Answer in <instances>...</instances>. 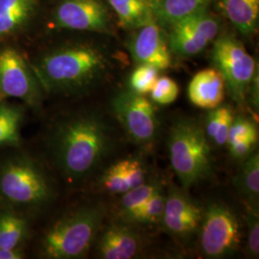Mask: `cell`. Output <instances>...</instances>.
Segmentation results:
<instances>
[{"instance_id":"obj_18","label":"cell","mask_w":259,"mask_h":259,"mask_svg":"<svg viewBox=\"0 0 259 259\" xmlns=\"http://www.w3.org/2000/svg\"><path fill=\"white\" fill-rule=\"evenodd\" d=\"M211 0H151L155 19L169 27L178 21L207 9Z\"/></svg>"},{"instance_id":"obj_16","label":"cell","mask_w":259,"mask_h":259,"mask_svg":"<svg viewBox=\"0 0 259 259\" xmlns=\"http://www.w3.org/2000/svg\"><path fill=\"white\" fill-rule=\"evenodd\" d=\"M145 183V169L136 158L122 159L106 169L101 178L103 188L112 194H124Z\"/></svg>"},{"instance_id":"obj_27","label":"cell","mask_w":259,"mask_h":259,"mask_svg":"<svg viewBox=\"0 0 259 259\" xmlns=\"http://www.w3.org/2000/svg\"><path fill=\"white\" fill-rule=\"evenodd\" d=\"M157 68L147 65H139L130 77L131 91L140 95L151 93L158 78Z\"/></svg>"},{"instance_id":"obj_3","label":"cell","mask_w":259,"mask_h":259,"mask_svg":"<svg viewBox=\"0 0 259 259\" xmlns=\"http://www.w3.org/2000/svg\"><path fill=\"white\" fill-rule=\"evenodd\" d=\"M52 198L51 181L35 157L15 152L0 158V206L27 216Z\"/></svg>"},{"instance_id":"obj_32","label":"cell","mask_w":259,"mask_h":259,"mask_svg":"<svg viewBox=\"0 0 259 259\" xmlns=\"http://www.w3.org/2000/svg\"><path fill=\"white\" fill-rule=\"evenodd\" d=\"M25 253L22 249L0 248V259H22Z\"/></svg>"},{"instance_id":"obj_2","label":"cell","mask_w":259,"mask_h":259,"mask_svg":"<svg viewBox=\"0 0 259 259\" xmlns=\"http://www.w3.org/2000/svg\"><path fill=\"white\" fill-rule=\"evenodd\" d=\"M31 66L45 92L73 95L100 83L110 70L111 61L101 47L75 42L47 51Z\"/></svg>"},{"instance_id":"obj_28","label":"cell","mask_w":259,"mask_h":259,"mask_svg":"<svg viewBox=\"0 0 259 259\" xmlns=\"http://www.w3.org/2000/svg\"><path fill=\"white\" fill-rule=\"evenodd\" d=\"M179 85L171 78L163 76L158 77L154 88L151 91V98L158 105H170L175 102L179 96Z\"/></svg>"},{"instance_id":"obj_24","label":"cell","mask_w":259,"mask_h":259,"mask_svg":"<svg viewBox=\"0 0 259 259\" xmlns=\"http://www.w3.org/2000/svg\"><path fill=\"white\" fill-rule=\"evenodd\" d=\"M165 205V195L159 188L145 204L123 215L129 222L156 224L160 222Z\"/></svg>"},{"instance_id":"obj_5","label":"cell","mask_w":259,"mask_h":259,"mask_svg":"<svg viewBox=\"0 0 259 259\" xmlns=\"http://www.w3.org/2000/svg\"><path fill=\"white\" fill-rule=\"evenodd\" d=\"M204 130L197 121L181 118L173 124L168 137L172 168L183 186L195 185L211 172V154Z\"/></svg>"},{"instance_id":"obj_22","label":"cell","mask_w":259,"mask_h":259,"mask_svg":"<svg viewBox=\"0 0 259 259\" xmlns=\"http://www.w3.org/2000/svg\"><path fill=\"white\" fill-rule=\"evenodd\" d=\"M233 119L234 114L229 105L221 104L210 110L204 123V133L207 139H210L215 145H226Z\"/></svg>"},{"instance_id":"obj_11","label":"cell","mask_w":259,"mask_h":259,"mask_svg":"<svg viewBox=\"0 0 259 259\" xmlns=\"http://www.w3.org/2000/svg\"><path fill=\"white\" fill-rule=\"evenodd\" d=\"M53 23L60 29L113 32L110 12L102 0H63L55 9Z\"/></svg>"},{"instance_id":"obj_23","label":"cell","mask_w":259,"mask_h":259,"mask_svg":"<svg viewBox=\"0 0 259 259\" xmlns=\"http://www.w3.org/2000/svg\"><path fill=\"white\" fill-rule=\"evenodd\" d=\"M234 184L245 195L251 204L257 203L259 194V155L254 151L244 159L239 173L235 177Z\"/></svg>"},{"instance_id":"obj_9","label":"cell","mask_w":259,"mask_h":259,"mask_svg":"<svg viewBox=\"0 0 259 259\" xmlns=\"http://www.w3.org/2000/svg\"><path fill=\"white\" fill-rule=\"evenodd\" d=\"M112 111L130 139L140 145H148L158 131L157 111L144 95L132 91L119 93L111 101Z\"/></svg>"},{"instance_id":"obj_13","label":"cell","mask_w":259,"mask_h":259,"mask_svg":"<svg viewBox=\"0 0 259 259\" xmlns=\"http://www.w3.org/2000/svg\"><path fill=\"white\" fill-rule=\"evenodd\" d=\"M203 209L182 190L170 186L165 195L164 211L161 218L164 229L177 237H187L198 231Z\"/></svg>"},{"instance_id":"obj_14","label":"cell","mask_w":259,"mask_h":259,"mask_svg":"<svg viewBox=\"0 0 259 259\" xmlns=\"http://www.w3.org/2000/svg\"><path fill=\"white\" fill-rule=\"evenodd\" d=\"M142 249L139 234L125 224L114 223L103 232L97 246L101 258L130 259L136 257Z\"/></svg>"},{"instance_id":"obj_10","label":"cell","mask_w":259,"mask_h":259,"mask_svg":"<svg viewBox=\"0 0 259 259\" xmlns=\"http://www.w3.org/2000/svg\"><path fill=\"white\" fill-rule=\"evenodd\" d=\"M168 45L173 54L190 58L204 51L218 36L220 21L208 8L178 21L168 27Z\"/></svg>"},{"instance_id":"obj_25","label":"cell","mask_w":259,"mask_h":259,"mask_svg":"<svg viewBox=\"0 0 259 259\" xmlns=\"http://www.w3.org/2000/svg\"><path fill=\"white\" fill-rule=\"evenodd\" d=\"M37 6V0H30L17 9L0 16V38L16 34L26 24L33 16Z\"/></svg>"},{"instance_id":"obj_29","label":"cell","mask_w":259,"mask_h":259,"mask_svg":"<svg viewBox=\"0 0 259 259\" xmlns=\"http://www.w3.org/2000/svg\"><path fill=\"white\" fill-rule=\"evenodd\" d=\"M247 226H248V251L252 257L259 254V215L257 207L250 204L247 208Z\"/></svg>"},{"instance_id":"obj_30","label":"cell","mask_w":259,"mask_h":259,"mask_svg":"<svg viewBox=\"0 0 259 259\" xmlns=\"http://www.w3.org/2000/svg\"><path fill=\"white\" fill-rule=\"evenodd\" d=\"M250 137H258V131L254 122L242 115L234 117L229 132L227 144Z\"/></svg>"},{"instance_id":"obj_19","label":"cell","mask_w":259,"mask_h":259,"mask_svg":"<svg viewBox=\"0 0 259 259\" xmlns=\"http://www.w3.org/2000/svg\"><path fill=\"white\" fill-rule=\"evenodd\" d=\"M125 29L136 30L156 21L151 0H107Z\"/></svg>"},{"instance_id":"obj_4","label":"cell","mask_w":259,"mask_h":259,"mask_svg":"<svg viewBox=\"0 0 259 259\" xmlns=\"http://www.w3.org/2000/svg\"><path fill=\"white\" fill-rule=\"evenodd\" d=\"M104 210L98 205H83L57 220L44 234L41 254L49 259L85 256L100 231Z\"/></svg>"},{"instance_id":"obj_17","label":"cell","mask_w":259,"mask_h":259,"mask_svg":"<svg viewBox=\"0 0 259 259\" xmlns=\"http://www.w3.org/2000/svg\"><path fill=\"white\" fill-rule=\"evenodd\" d=\"M218 7L241 34L250 36L257 31L259 0H217Z\"/></svg>"},{"instance_id":"obj_26","label":"cell","mask_w":259,"mask_h":259,"mask_svg":"<svg viewBox=\"0 0 259 259\" xmlns=\"http://www.w3.org/2000/svg\"><path fill=\"white\" fill-rule=\"evenodd\" d=\"M161 188V185L157 182L143 183L128 192L124 193L121 199V213L122 215L130 212L142 204H145L149 199Z\"/></svg>"},{"instance_id":"obj_31","label":"cell","mask_w":259,"mask_h":259,"mask_svg":"<svg viewBox=\"0 0 259 259\" xmlns=\"http://www.w3.org/2000/svg\"><path fill=\"white\" fill-rule=\"evenodd\" d=\"M258 137H250L246 139H239L232 143L227 144L230 154L234 159L244 160L252 154L257 147Z\"/></svg>"},{"instance_id":"obj_7","label":"cell","mask_w":259,"mask_h":259,"mask_svg":"<svg viewBox=\"0 0 259 259\" xmlns=\"http://www.w3.org/2000/svg\"><path fill=\"white\" fill-rule=\"evenodd\" d=\"M42 89L32 66L19 51L12 47L0 50V103L19 99L29 108L38 110Z\"/></svg>"},{"instance_id":"obj_21","label":"cell","mask_w":259,"mask_h":259,"mask_svg":"<svg viewBox=\"0 0 259 259\" xmlns=\"http://www.w3.org/2000/svg\"><path fill=\"white\" fill-rule=\"evenodd\" d=\"M29 232L27 216L0 206V248L22 249Z\"/></svg>"},{"instance_id":"obj_6","label":"cell","mask_w":259,"mask_h":259,"mask_svg":"<svg viewBox=\"0 0 259 259\" xmlns=\"http://www.w3.org/2000/svg\"><path fill=\"white\" fill-rule=\"evenodd\" d=\"M211 61L224 78L232 99L243 105L249 94L250 83L257 74L254 59L238 38L224 34L214 41Z\"/></svg>"},{"instance_id":"obj_8","label":"cell","mask_w":259,"mask_h":259,"mask_svg":"<svg viewBox=\"0 0 259 259\" xmlns=\"http://www.w3.org/2000/svg\"><path fill=\"white\" fill-rule=\"evenodd\" d=\"M200 248L209 258H222L238 250L241 233L236 215L225 204H210L200 224Z\"/></svg>"},{"instance_id":"obj_12","label":"cell","mask_w":259,"mask_h":259,"mask_svg":"<svg viewBox=\"0 0 259 259\" xmlns=\"http://www.w3.org/2000/svg\"><path fill=\"white\" fill-rule=\"evenodd\" d=\"M128 49L138 65H151L157 70H165L172 64V52L167 37L157 21L134 30Z\"/></svg>"},{"instance_id":"obj_15","label":"cell","mask_w":259,"mask_h":259,"mask_svg":"<svg viewBox=\"0 0 259 259\" xmlns=\"http://www.w3.org/2000/svg\"><path fill=\"white\" fill-rule=\"evenodd\" d=\"M226 83L216 68H205L194 75L188 85V98L198 108L213 110L225 98Z\"/></svg>"},{"instance_id":"obj_1","label":"cell","mask_w":259,"mask_h":259,"mask_svg":"<svg viewBox=\"0 0 259 259\" xmlns=\"http://www.w3.org/2000/svg\"><path fill=\"white\" fill-rule=\"evenodd\" d=\"M110 131L102 117L81 111L58 121L49 139L52 161L69 183L92 174L111 146Z\"/></svg>"},{"instance_id":"obj_20","label":"cell","mask_w":259,"mask_h":259,"mask_svg":"<svg viewBox=\"0 0 259 259\" xmlns=\"http://www.w3.org/2000/svg\"><path fill=\"white\" fill-rule=\"evenodd\" d=\"M25 108L20 104L0 103V148H19L22 143L21 130Z\"/></svg>"}]
</instances>
